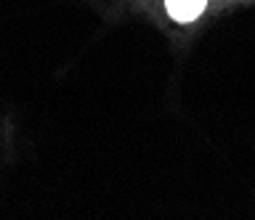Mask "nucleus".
<instances>
[{"instance_id":"1","label":"nucleus","mask_w":255,"mask_h":220,"mask_svg":"<svg viewBox=\"0 0 255 220\" xmlns=\"http://www.w3.org/2000/svg\"><path fill=\"white\" fill-rule=\"evenodd\" d=\"M205 3L207 0H165L170 16L178 19V21H194L199 13H202Z\"/></svg>"}]
</instances>
